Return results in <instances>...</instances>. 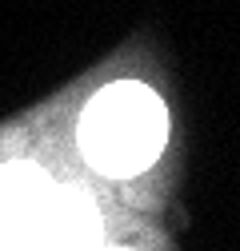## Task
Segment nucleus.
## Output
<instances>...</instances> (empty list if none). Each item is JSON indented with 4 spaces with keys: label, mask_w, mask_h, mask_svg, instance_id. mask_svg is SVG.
<instances>
[{
    "label": "nucleus",
    "mask_w": 240,
    "mask_h": 251,
    "mask_svg": "<svg viewBox=\"0 0 240 251\" xmlns=\"http://www.w3.org/2000/svg\"><path fill=\"white\" fill-rule=\"evenodd\" d=\"M168 140V116L152 88L112 84L88 104L80 120V148L104 176H136L160 155Z\"/></svg>",
    "instance_id": "obj_1"
},
{
    "label": "nucleus",
    "mask_w": 240,
    "mask_h": 251,
    "mask_svg": "<svg viewBox=\"0 0 240 251\" xmlns=\"http://www.w3.org/2000/svg\"><path fill=\"white\" fill-rule=\"evenodd\" d=\"M100 215L80 192H52L44 211L28 224L4 251H96Z\"/></svg>",
    "instance_id": "obj_2"
},
{
    "label": "nucleus",
    "mask_w": 240,
    "mask_h": 251,
    "mask_svg": "<svg viewBox=\"0 0 240 251\" xmlns=\"http://www.w3.org/2000/svg\"><path fill=\"white\" fill-rule=\"evenodd\" d=\"M56 183L32 164L0 168V247H8L52 200Z\"/></svg>",
    "instance_id": "obj_3"
},
{
    "label": "nucleus",
    "mask_w": 240,
    "mask_h": 251,
    "mask_svg": "<svg viewBox=\"0 0 240 251\" xmlns=\"http://www.w3.org/2000/svg\"><path fill=\"white\" fill-rule=\"evenodd\" d=\"M96 251H124V247H96Z\"/></svg>",
    "instance_id": "obj_4"
}]
</instances>
